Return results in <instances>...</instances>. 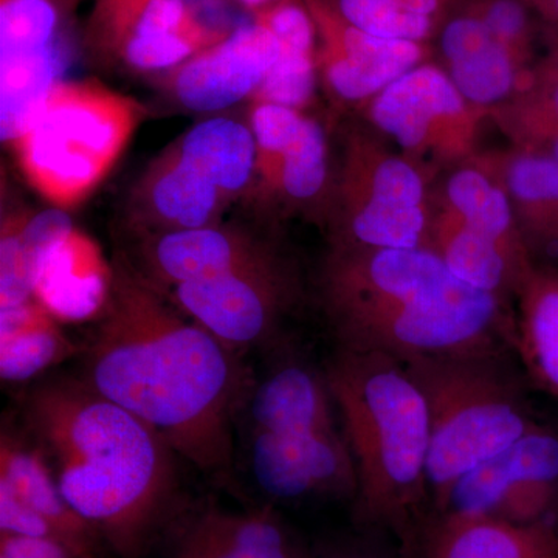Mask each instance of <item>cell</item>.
Wrapping results in <instances>:
<instances>
[{
  "label": "cell",
  "instance_id": "obj_1",
  "mask_svg": "<svg viewBox=\"0 0 558 558\" xmlns=\"http://www.w3.org/2000/svg\"><path fill=\"white\" fill-rule=\"evenodd\" d=\"M81 352L87 387L156 428L202 473L229 475L242 388L234 349L123 255L113 259L108 299Z\"/></svg>",
  "mask_w": 558,
  "mask_h": 558
},
{
  "label": "cell",
  "instance_id": "obj_2",
  "mask_svg": "<svg viewBox=\"0 0 558 558\" xmlns=\"http://www.w3.org/2000/svg\"><path fill=\"white\" fill-rule=\"evenodd\" d=\"M24 418L62 497L120 558L178 520L179 454L142 418L75 379L28 391Z\"/></svg>",
  "mask_w": 558,
  "mask_h": 558
},
{
  "label": "cell",
  "instance_id": "obj_3",
  "mask_svg": "<svg viewBox=\"0 0 558 558\" xmlns=\"http://www.w3.org/2000/svg\"><path fill=\"white\" fill-rule=\"evenodd\" d=\"M323 304L339 349L399 360L510 348L502 300L454 277L429 248H333Z\"/></svg>",
  "mask_w": 558,
  "mask_h": 558
},
{
  "label": "cell",
  "instance_id": "obj_4",
  "mask_svg": "<svg viewBox=\"0 0 558 558\" xmlns=\"http://www.w3.org/2000/svg\"><path fill=\"white\" fill-rule=\"evenodd\" d=\"M355 473L354 520L403 542L432 510L429 416L402 360L337 349L325 369Z\"/></svg>",
  "mask_w": 558,
  "mask_h": 558
},
{
  "label": "cell",
  "instance_id": "obj_5",
  "mask_svg": "<svg viewBox=\"0 0 558 558\" xmlns=\"http://www.w3.org/2000/svg\"><path fill=\"white\" fill-rule=\"evenodd\" d=\"M510 348L402 360L429 416L427 480L442 512L462 476L497 457L538 424Z\"/></svg>",
  "mask_w": 558,
  "mask_h": 558
},
{
  "label": "cell",
  "instance_id": "obj_6",
  "mask_svg": "<svg viewBox=\"0 0 558 558\" xmlns=\"http://www.w3.org/2000/svg\"><path fill=\"white\" fill-rule=\"evenodd\" d=\"M146 108L101 81L62 80L10 145L22 178L51 207H80L119 163Z\"/></svg>",
  "mask_w": 558,
  "mask_h": 558
},
{
  "label": "cell",
  "instance_id": "obj_7",
  "mask_svg": "<svg viewBox=\"0 0 558 558\" xmlns=\"http://www.w3.org/2000/svg\"><path fill=\"white\" fill-rule=\"evenodd\" d=\"M558 502V428L538 424L451 488L442 512L546 523Z\"/></svg>",
  "mask_w": 558,
  "mask_h": 558
},
{
  "label": "cell",
  "instance_id": "obj_8",
  "mask_svg": "<svg viewBox=\"0 0 558 558\" xmlns=\"http://www.w3.org/2000/svg\"><path fill=\"white\" fill-rule=\"evenodd\" d=\"M171 290L175 306L231 349L270 340L296 299L295 275L282 256Z\"/></svg>",
  "mask_w": 558,
  "mask_h": 558
},
{
  "label": "cell",
  "instance_id": "obj_9",
  "mask_svg": "<svg viewBox=\"0 0 558 558\" xmlns=\"http://www.w3.org/2000/svg\"><path fill=\"white\" fill-rule=\"evenodd\" d=\"M274 33L253 20L215 46L160 76V89L178 108L220 112L253 100L279 58Z\"/></svg>",
  "mask_w": 558,
  "mask_h": 558
},
{
  "label": "cell",
  "instance_id": "obj_10",
  "mask_svg": "<svg viewBox=\"0 0 558 558\" xmlns=\"http://www.w3.org/2000/svg\"><path fill=\"white\" fill-rule=\"evenodd\" d=\"M250 468L260 490L278 501L317 495L354 498L357 490L354 459L337 428L300 435L252 428Z\"/></svg>",
  "mask_w": 558,
  "mask_h": 558
},
{
  "label": "cell",
  "instance_id": "obj_11",
  "mask_svg": "<svg viewBox=\"0 0 558 558\" xmlns=\"http://www.w3.org/2000/svg\"><path fill=\"white\" fill-rule=\"evenodd\" d=\"M132 263L160 290L204 281L278 258L274 244L234 223L201 227L138 238Z\"/></svg>",
  "mask_w": 558,
  "mask_h": 558
},
{
  "label": "cell",
  "instance_id": "obj_12",
  "mask_svg": "<svg viewBox=\"0 0 558 558\" xmlns=\"http://www.w3.org/2000/svg\"><path fill=\"white\" fill-rule=\"evenodd\" d=\"M231 205L204 172L167 146L132 186L128 226L137 238L218 226Z\"/></svg>",
  "mask_w": 558,
  "mask_h": 558
},
{
  "label": "cell",
  "instance_id": "obj_13",
  "mask_svg": "<svg viewBox=\"0 0 558 558\" xmlns=\"http://www.w3.org/2000/svg\"><path fill=\"white\" fill-rule=\"evenodd\" d=\"M400 558H558V534L546 523H508L490 517L429 510L409 537Z\"/></svg>",
  "mask_w": 558,
  "mask_h": 558
},
{
  "label": "cell",
  "instance_id": "obj_14",
  "mask_svg": "<svg viewBox=\"0 0 558 558\" xmlns=\"http://www.w3.org/2000/svg\"><path fill=\"white\" fill-rule=\"evenodd\" d=\"M312 13L326 38V81L343 100H365L379 94L421 61L417 43L360 32L317 2L312 3Z\"/></svg>",
  "mask_w": 558,
  "mask_h": 558
},
{
  "label": "cell",
  "instance_id": "obj_15",
  "mask_svg": "<svg viewBox=\"0 0 558 558\" xmlns=\"http://www.w3.org/2000/svg\"><path fill=\"white\" fill-rule=\"evenodd\" d=\"M171 558H311L271 508L178 517Z\"/></svg>",
  "mask_w": 558,
  "mask_h": 558
},
{
  "label": "cell",
  "instance_id": "obj_16",
  "mask_svg": "<svg viewBox=\"0 0 558 558\" xmlns=\"http://www.w3.org/2000/svg\"><path fill=\"white\" fill-rule=\"evenodd\" d=\"M325 373L304 360L279 363L252 392V428L274 435H300L337 428Z\"/></svg>",
  "mask_w": 558,
  "mask_h": 558
},
{
  "label": "cell",
  "instance_id": "obj_17",
  "mask_svg": "<svg viewBox=\"0 0 558 558\" xmlns=\"http://www.w3.org/2000/svg\"><path fill=\"white\" fill-rule=\"evenodd\" d=\"M464 110V97L453 81L433 65L411 69L374 100L371 116L402 148L417 149L433 123L453 119Z\"/></svg>",
  "mask_w": 558,
  "mask_h": 558
},
{
  "label": "cell",
  "instance_id": "obj_18",
  "mask_svg": "<svg viewBox=\"0 0 558 558\" xmlns=\"http://www.w3.org/2000/svg\"><path fill=\"white\" fill-rule=\"evenodd\" d=\"M110 275L112 264L105 263L86 234L73 229L44 259L35 296L57 318H89L105 306Z\"/></svg>",
  "mask_w": 558,
  "mask_h": 558
},
{
  "label": "cell",
  "instance_id": "obj_19",
  "mask_svg": "<svg viewBox=\"0 0 558 558\" xmlns=\"http://www.w3.org/2000/svg\"><path fill=\"white\" fill-rule=\"evenodd\" d=\"M517 296L510 349L526 380L558 399V269L532 267Z\"/></svg>",
  "mask_w": 558,
  "mask_h": 558
},
{
  "label": "cell",
  "instance_id": "obj_20",
  "mask_svg": "<svg viewBox=\"0 0 558 558\" xmlns=\"http://www.w3.org/2000/svg\"><path fill=\"white\" fill-rule=\"evenodd\" d=\"M73 229V220L64 209L3 211L0 223V310H10L35 299L44 259Z\"/></svg>",
  "mask_w": 558,
  "mask_h": 558
},
{
  "label": "cell",
  "instance_id": "obj_21",
  "mask_svg": "<svg viewBox=\"0 0 558 558\" xmlns=\"http://www.w3.org/2000/svg\"><path fill=\"white\" fill-rule=\"evenodd\" d=\"M0 486L10 488L25 506L49 521L70 548L83 557L97 558L100 535L70 508L39 451L7 432L0 440Z\"/></svg>",
  "mask_w": 558,
  "mask_h": 558
},
{
  "label": "cell",
  "instance_id": "obj_22",
  "mask_svg": "<svg viewBox=\"0 0 558 558\" xmlns=\"http://www.w3.org/2000/svg\"><path fill=\"white\" fill-rule=\"evenodd\" d=\"M234 204L255 190L256 145L248 123L216 116L194 124L171 143Z\"/></svg>",
  "mask_w": 558,
  "mask_h": 558
},
{
  "label": "cell",
  "instance_id": "obj_23",
  "mask_svg": "<svg viewBox=\"0 0 558 558\" xmlns=\"http://www.w3.org/2000/svg\"><path fill=\"white\" fill-rule=\"evenodd\" d=\"M449 61L450 78L462 97L476 105H492L505 98L515 83V68L509 47L499 43L483 20L457 17L440 38Z\"/></svg>",
  "mask_w": 558,
  "mask_h": 558
},
{
  "label": "cell",
  "instance_id": "obj_24",
  "mask_svg": "<svg viewBox=\"0 0 558 558\" xmlns=\"http://www.w3.org/2000/svg\"><path fill=\"white\" fill-rule=\"evenodd\" d=\"M58 318L38 299L0 310V377L22 384L78 354Z\"/></svg>",
  "mask_w": 558,
  "mask_h": 558
},
{
  "label": "cell",
  "instance_id": "obj_25",
  "mask_svg": "<svg viewBox=\"0 0 558 558\" xmlns=\"http://www.w3.org/2000/svg\"><path fill=\"white\" fill-rule=\"evenodd\" d=\"M432 252L462 282L501 300L505 292H519L521 282L534 267L526 253L464 226L444 234L438 248Z\"/></svg>",
  "mask_w": 558,
  "mask_h": 558
},
{
  "label": "cell",
  "instance_id": "obj_26",
  "mask_svg": "<svg viewBox=\"0 0 558 558\" xmlns=\"http://www.w3.org/2000/svg\"><path fill=\"white\" fill-rule=\"evenodd\" d=\"M69 39L49 50L0 61V134L11 145L36 116L50 90L64 80L72 53Z\"/></svg>",
  "mask_w": 558,
  "mask_h": 558
},
{
  "label": "cell",
  "instance_id": "obj_27",
  "mask_svg": "<svg viewBox=\"0 0 558 558\" xmlns=\"http://www.w3.org/2000/svg\"><path fill=\"white\" fill-rule=\"evenodd\" d=\"M422 207L387 197L368 196L349 213L339 248H427Z\"/></svg>",
  "mask_w": 558,
  "mask_h": 558
},
{
  "label": "cell",
  "instance_id": "obj_28",
  "mask_svg": "<svg viewBox=\"0 0 558 558\" xmlns=\"http://www.w3.org/2000/svg\"><path fill=\"white\" fill-rule=\"evenodd\" d=\"M65 39L60 0H0V61L39 53Z\"/></svg>",
  "mask_w": 558,
  "mask_h": 558
},
{
  "label": "cell",
  "instance_id": "obj_29",
  "mask_svg": "<svg viewBox=\"0 0 558 558\" xmlns=\"http://www.w3.org/2000/svg\"><path fill=\"white\" fill-rule=\"evenodd\" d=\"M449 199L461 215L462 226L529 255L527 245L512 236L508 197L486 175L473 170L457 172L449 182Z\"/></svg>",
  "mask_w": 558,
  "mask_h": 558
},
{
  "label": "cell",
  "instance_id": "obj_30",
  "mask_svg": "<svg viewBox=\"0 0 558 558\" xmlns=\"http://www.w3.org/2000/svg\"><path fill=\"white\" fill-rule=\"evenodd\" d=\"M328 178V146L317 121L304 120L299 137L282 154L267 196L279 193L290 201L314 199Z\"/></svg>",
  "mask_w": 558,
  "mask_h": 558
},
{
  "label": "cell",
  "instance_id": "obj_31",
  "mask_svg": "<svg viewBox=\"0 0 558 558\" xmlns=\"http://www.w3.org/2000/svg\"><path fill=\"white\" fill-rule=\"evenodd\" d=\"M306 117L300 110L286 108L269 101H253L248 113V126L256 145L255 186L267 194L279 160L289 146L299 137Z\"/></svg>",
  "mask_w": 558,
  "mask_h": 558
},
{
  "label": "cell",
  "instance_id": "obj_32",
  "mask_svg": "<svg viewBox=\"0 0 558 558\" xmlns=\"http://www.w3.org/2000/svg\"><path fill=\"white\" fill-rule=\"evenodd\" d=\"M341 20L377 38L424 39L432 31V17L407 9L405 0H339Z\"/></svg>",
  "mask_w": 558,
  "mask_h": 558
},
{
  "label": "cell",
  "instance_id": "obj_33",
  "mask_svg": "<svg viewBox=\"0 0 558 558\" xmlns=\"http://www.w3.org/2000/svg\"><path fill=\"white\" fill-rule=\"evenodd\" d=\"M226 38L190 35V33L131 36L130 39L124 40L117 57L137 72L165 73Z\"/></svg>",
  "mask_w": 558,
  "mask_h": 558
},
{
  "label": "cell",
  "instance_id": "obj_34",
  "mask_svg": "<svg viewBox=\"0 0 558 558\" xmlns=\"http://www.w3.org/2000/svg\"><path fill=\"white\" fill-rule=\"evenodd\" d=\"M279 58L253 101H269L299 110L314 97L317 86L314 50L279 46Z\"/></svg>",
  "mask_w": 558,
  "mask_h": 558
},
{
  "label": "cell",
  "instance_id": "obj_35",
  "mask_svg": "<svg viewBox=\"0 0 558 558\" xmlns=\"http://www.w3.org/2000/svg\"><path fill=\"white\" fill-rule=\"evenodd\" d=\"M148 2L149 0H98L92 17V39L95 46L108 53H119Z\"/></svg>",
  "mask_w": 558,
  "mask_h": 558
},
{
  "label": "cell",
  "instance_id": "obj_36",
  "mask_svg": "<svg viewBox=\"0 0 558 558\" xmlns=\"http://www.w3.org/2000/svg\"><path fill=\"white\" fill-rule=\"evenodd\" d=\"M369 196L387 197L422 207L424 185L421 175L407 161L388 159L377 165L374 170Z\"/></svg>",
  "mask_w": 558,
  "mask_h": 558
},
{
  "label": "cell",
  "instance_id": "obj_37",
  "mask_svg": "<svg viewBox=\"0 0 558 558\" xmlns=\"http://www.w3.org/2000/svg\"><path fill=\"white\" fill-rule=\"evenodd\" d=\"M0 534L60 539L49 521L25 506L10 488L0 486ZM64 543V542H62ZM69 546V545H68Z\"/></svg>",
  "mask_w": 558,
  "mask_h": 558
},
{
  "label": "cell",
  "instance_id": "obj_38",
  "mask_svg": "<svg viewBox=\"0 0 558 558\" xmlns=\"http://www.w3.org/2000/svg\"><path fill=\"white\" fill-rule=\"evenodd\" d=\"M492 35L505 44H515L527 28V13L519 0H494L483 17Z\"/></svg>",
  "mask_w": 558,
  "mask_h": 558
},
{
  "label": "cell",
  "instance_id": "obj_39",
  "mask_svg": "<svg viewBox=\"0 0 558 558\" xmlns=\"http://www.w3.org/2000/svg\"><path fill=\"white\" fill-rule=\"evenodd\" d=\"M0 558H86L53 538L0 534Z\"/></svg>",
  "mask_w": 558,
  "mask_h": 558
},
{
  "label": "cell",
  "instance_id": "obj_40",
  "mask_svg": "<svg viewBox=\"0 0 558 558\" xmlns=\"http://www.w3.org/2000/svg\"><path fill=\"white\" fill-rule=\"evenodd\" d=\"M381 532L363 531L360 537L343 539L323 550L317 558H400L380 542Z\"/></svg>",
  "mask_w": 558,
  "mask_h": 558
},
{
  "label": "cell",
  "instance_id": "obj_41",
  "mask_svg": "<svg viewBox=\"0 0 558 558\" xmlns=\"http://www.w3.org/2000/svg\"><path fill=\"white\" fill-rule=\"evenodd\" d=\"M538 112V140L548 145L558 137V81H548V89L542 95L537 106Z\"/></svg>",
  "mask_w": 558,
  "mask_h": 558
},
{
  "label": "cell",
  "instance_id": "obj_42",
  "mask_svg": "<svg viewBox=\"0 0 558 558\" xmlns=\"http://www.w3.org/2000/svg\"><path fill=\"white\" fill-rule=\"evenodd\" d=\"M537 2L549 17L558 21V0H537Z\"/></svg>",
  "mask_w": 558,
  "mask_h": 558
},
{
  "label": "cell",
  "instance_id": "obj_43",
  "mask_svg": "<svg viewBox=\"0 0 558 558\" xmlns=\"http://www.w3.org/2000/svg\"><path fill=\"white\" fill-rule=\"evenodd\" d=\"M539 154H546V156L553 157V159L558 161V137L554 138L553 142H549L548 145H546L545 153Z\"/></svg>",
  "mask_w": 558,
  "mask_h": 558
},
{
  "label": "cell",
  "instance_id": "obj_44",
  "mask_svg": "<svg viewBox=\"0 0 558 558\" xmlns=\"http://www.w3.org/2000/svg\"><path fill=\"white\" fill-rule=\"evenodd\" d=\"M549 78L558 81V53L556 60H554L553 69H550Z\"/></svg>",
  "mask_w": 558,
  "mask_h": 558
},
{
  "label": "cell",
  "instance_id": "obj_45",
  "mask_svg": "<svg viewBox=\"0 0 558 558\" xmlns=\"http://www.w3.org/2000/svg\"><path fill=\"white\" fill-rule=\"evenodd\" d=\"M242 3H245V5H248V7H259V5H263V3H266L267 0H241Z\"/></svg>",
  "mask_w": 558,
  "mask_h": 558
}]
</instances>
